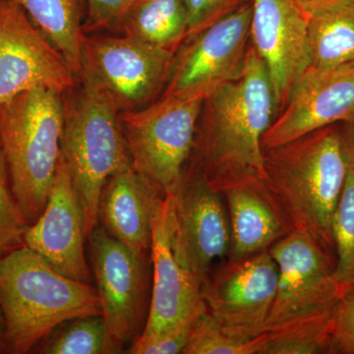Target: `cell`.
I'll use <instances>...</instances> for the list:
<instances>
[{
  "mask_svg": "<svg viewBox=\"0 0 354 354\" xmlns=\"http://www.w3.org/2000/svg\"><path fill=\"white\" fill-rule=\"evenodd\" d=\"M150 259L153 265L150 310L145 329L138 339L167 332L204 305L201 283L178 264L172 252L167 197L153 215Z\"/></svg>",
  "mask_w": 354,
  "mask_h": 354,
  "instance_id": "e0dca14e",
  "label": "cell"
},
{
  "mask_svg": "<svg viewBox=\"0 0 354 354\" xmlns=\"http://www.w3.org/2000/svg\"><path fill=\"white\" fill-rule=\"evenodd\" d=\"M298 1H308V0H298Z\"/></svg>",
  "mask_w": 354,
  "mask_h": 354,
  "instance_id": "836d02e7",
  "label": "cell"
},
{
  "mask_svg": "<svg viewBox=\"0 0 354 354\" xmlns=\"http://www.w3.org/2000/svg\"><path fill=\"white\" fill-rule=\"evenodd\" d=\"M221 195L191 165L184 169L176 191L165 196L172 252L201 286L213 263L230 253V220Z\"/></svg>",
  "mask_w": 354,
  "mask_h": 354,
  "instance_id": "8fae6325",
  "label": "cell"
},
{
  "mask_svg": "<svg viewBox=\"0 0 354 354\" xmlns=\"http://www.w3.org/2000/svg\"><path fill=\"white\" fill-rule=\"evenodd\" d=\"M266 339V333L247 342L232 339L221 330L205 308L195 322L183 353L260 354Z\"/></svg>",
  "mask_w": 354,
  "mask_h": 354,
  "instance_id": "484cf974",
  "label": "cell"
},
{
  "mask_svg": "<svg viewBox=\"0 0 354 354\" xmlns=\"http://www.w3.org/2000/svg\"><path fill=\"white\" fill-rule=\"evenodd\" d=\"M88 239L102 316L113 348L120 353L145 329L151 302L150 255L134 252L99 225Z\"/></svg>",
  "mask_w": 354,
  "mask_h": 354,
  "instance_id": "9c48e42d",
  "label": "cell"
},
{
  "mask_svg": "<svg viewBox=\"0 0 354 354\" xmlns=\"http://www.w3.org/2000/svg\"><path fill=\"white\" fill-rule=\"evenodd\" d=\"M354 120V62L310 66L291 88L286 104L262 139L263 150Z\"/></svg>",
  "mask_w": 354,
  "mask_h": 354,
  "instance_id": "5bb4252c",
  "label": "cell"
},
{
  "mask_svg": "<svg viewBox=\"0 0 354 354\" xmlns=\"http://www.w3.org/2000/svg\"><path fill=\"white\" fill-rule=\"evenodd\" d=\"M307 20L311 66L354 62V0L299 1Z\"/></svg>",
  "mask_w": 354,
  "mask_h": 354,
  "instance_id": "ffe728a7",
  "label": "cell"
},
{
  "mask_svg": "<svg viewBox=\"0 0 354 354\" xmlns=\"http://www.w3.org/2000/svg\"><path fill=\"white\" fill-rule=\"evenodd\" d=\"M62 95L36 88L0 106V145L14 196L29 225L43 213L62 155Z\"/></svg>",
  "mask_w": 354,
  "mask_h": 354,
  "instance_id": "5b68a950",
  "label": "cell"
},
{
  "mask_svg": "<svg viewBox=\"0 0 354 354\" xmlns=\"http://www.w3.org/2000/svg\"><path fill=\"white\" fill-rule=\"evenodd\" d=\"M264 153L263 183L292 230L335 251L333 220L351 169L342 123Z\"/></svg>",
  "mask_w": 354,
  "mask_h": 354,
  "instance_id": "7a4b0ae2",
  "label": "cell"
},
{
  "mask_svg": "<svg viewBox=\"0 0 354 354\" xmlns=\"http://www.w3.org/2000/svg\"><path fill=\"white\" fill-rule=\"evenodd\" d=\"M118 30L176 53L188 36V18L183 0H139L130 9Z\"/></svg>",
  "mask_w": 354,
  "mask_h": 354,
  "instance_id": "7402d4cb",
  "label": "cell"
},
{
  "mask_svg": "<svg viewBox=\"0 0 354 354\" xmlns=\"http://www.w3.org/2000/svg\"><path fill=\"white\" fill-rule=\"evenodd\" d=\"M78 78L82 69L87 0H16Z\"/></svg>",
  "mask_w": 354,
  "mask_h": 354,
  "instance_id": "44dd1931",
  "label": "cell"
},
{
  "mask_svg": "<svg viewBox=\"0 0 354 354\" xmlns=\"http://www.w3.org/2000/svg\"><path fill=\"white\" fill-rule=\"evenodd\" d=\"M157 185L130 167L109 179L99 203V223L140 255H150L152 221L165 198Z\"/></svg>",
  "mask_w": 354,
  "mask_h": 354,
  "instance_id": "ac0fdd59",
  "label": "cell"
},
{
  "mask_svg": "<svg viewBox=\"0 0 354 354\" xmlns=\"http://www.w3.org/2000/svg\"><path fill=\"white\" fill-rule=\"evenodd\" d=\"M221 195L227 204L230 260L267 250L293 232L263 181L239 184Z\"/></svg>",
  "mask_w": 354,
  "mask_h": 354,
  "instance_id": "d6986e66",
  "label": "cell"
},
{
  "mask_svg": "<svg viewBox=\"0 0 354 354\" xmlns=\"http://www.w3.org/2000/svg\"><path fill=\"white\" fill-rule=\"evenodd\" d=\"M0 306L11 354L31 353L67 321L102 315L97 288L64 276L26 245L0 259Z\"/></svg>",
  "mask_w": 354,
  "mask_h": 354,
  "instance_id": "3957f363",
  "label": "cell"
},
{
  "mask_svg": "<svg viewBox=\"0 0 354 354\" xmlns=\"http://www.w3.org/2000/svg\"><path fill=\"white\" fill-rule=\"evenodd\" d=\"M4 335H6V320H4L3 312L0 306V353H6Z\"/></svg>",
  "mask_w": 354,
  "mask_h": 354,
  "instance_id": "d6a6232c",
  "label": "cell"
},
{
  "mask_svg": "<svg viewBox=\"0 0 354 354\" xmlns=\"http://www.w3.org/2000/svg\"><path fill=\"white\" fill-rule=\"evenodd\" d=\"M139 0H87L88 11L84 22L86 35L102 31L118 30L124 19Z\"/></svg>",
  "mask_w": 354,
  "mask_h": 354,
  "instance_id": "f546056e",
  "label": "cell"
},
{
  "mask_svg": "<svg viewBox=\"0 0 354 354\" xmlns=\"http://www.w3.org/2000/svg\"><path fill=\"white\" fill-rule=\"evenodd\" d=\"M329 353L354 354V295H344L335 304Z\"/></svg>",
  "mask_w": 354,
  "mask_h": 354,
  "instance_id": "4dcf8cb0",
  "label": "cell"
},
{
  "mask_svg": "<svg viewBox=\"0 0 354 354\" xmlns=\"http://www.w3.org/2000/svg\"><path fill=\"white\" fill-rule=\"evenodd\" d=\"M342 130H344V139L348 147L351 165L354 169V120L342 123Z\"/></svg>",
  "mask_w": 354,
  "mask_h": 354,
  "instance_id": "1f68e13d",
  "label": "cell"
},
{
  "mask_svg": "<svg viewBox=\"0 0 354 354\" xmlns=\"http://www.w3.org/2000/svg\"><path fill=\"white\" fill-rule=\"evenodd\" d=\"M201 97H160L145 108L120 113L132 167L171 195L192 153Z\"/></svg>",
  "mask_w": 354,
  "mask_h": 354,
  "instance_id": "8992f818",
  "label": "cell"
},
{
  "mask_svg": "<svg viewBox=\"0 0 354 354\" xmlns=\"http://www.w3.org/2000/svg\"><path fill=\"white\" fill-rule=\"evenodd\" d=\"M335 278L342 297L354 295V169L351 165L333 220Z\"/></svg>",
  "mask_w": 354,
  "mask_h": 354,
  "instance_id": "d4e9b609",
  "label": "cell"
},
{
  "mask_svg": "<svg viewBox=\"0 0 354 354\" xmlns=\"http://www.w3.org/2000/svg\"><path fill=\"white\" fill-rule=\"evenodd\" d=\"M251 17L252 0L186 39L174 53L160 97L191 95L205 100L225 84L241 79L251 46Z\"/></svg>",
  "mask_w": 354,
  "mask_h": 354,
  "instance_id": "30bf717a",
  "label": "cell"
},
{
  "mask_svg": "<svg viewBox=\"0 0 354 354\" xmlns=\"http://www.w3.org/2000/svg\"><path fill=\"white\" fill-rule=\"evenodd\" d=\"M251 46L271 79L278 113L291 88L311 66L307 20L298 0H252Z\"/></svg>",
  "mask_w": 354,
  "mask_h": 354,
  "instance_id": "9a60e30c",
  "label": "cell"
},
{
  "mask_svg": "<svg viewBox=\"0 0 354 354\" xmlns=\"http://www.w3.org/2000/svg\"><path fill=\"white\" fill-rule=\"evenodd\" d=\"M278 113L264 62L250 46L245 72L203 102L192 165L221 193L232 186L264 180L262 139Z\"/></svg>",
  "mask_w": 354,
  "mask_h": 354,
  "instance_id": "6da1fadb",
  "label": "cell"
},
{
  "mask_svg": "<svg viewBox=\"0 0 354 354\" xmlns=\"http://www.w3.org/2000/svg\"><path fill=\"white\" fill-rule=\"evenodd\" d=\"M62 156L80 200L87 239L99 225L102 189L114 174L132 167L120 111L86 76L62 95Z\"/></svg>",
  "mask_w": 354,
  "mask_h": 354,
  "instance_id": "277c9868",
  "label": "cell"
},
{
  "mask_svg": "<svg viewBox=\"0 0 354 354\" xmlns=\"http://www.w3.org/2000/svg\"><path fill=\"white\" fill-rule=\"evenodd\" d=\"M187 11L188 36H196L250 0H183Z\"/></svg>",
  "mask_w": 354,
  "mask_h": 354,
  "instance_id": "f1b7e54d",
  "label": "cell"
},
{
  "mask_svg": "<svg viewBox=\"0 0 354 354\" xmlns=\"http://www.w3.org/2000/svg\"><path fill=\"white\" fill-rule=\"evenodd\" d=\"M334 308L283 329L266 333L267 339L260 354L329 353Z\"/></svg>",
  "mask_w": 354,
  "mask_h": 354,
  "instance_id": "cb8c5ba5",
  "label": "cell"
},
{
  "mask_svg": "<svg viewBox=\"0 0 354 354\" xmlns=\"http://www.w3.org/2000/svg\"><path fill=\"white\" fill-rule=\"evenodd\" d=\"M279 268L269 249L228 261L203 283L202 299L223 333L247 342L265 333L277 288Z\"/></svg>",
  "mask_w": 354,
  "mask_h": 354,
  "instance_id": "7c38bea8",
  "label": "cell"
},
{
  "mask_svg": "<svg viewBox=\"0 0 354 354\" xmlns=\"http://www.w3.org/2000/svg\"><path fill=\"white\" fill-rule=\"evenodd\" d=\"M39 353H116L102 315L79 317L67 321L41 342Z\"/></svg>",
  "mask_w": 354,
  "mask_h": 354,
  "instance_id": "603a6c76",
  "label": "cell"
},
{
  "mask_svg": "<svg viewBox=\"0 0 354 354\" xmlns=\"http://www.w3.org/2000/svg\"><path fill=\"white\" fill-rule=\"evenodd\" d=\"M174 57L125 35H86L79 76L97 84L120 113L138 111L164 92Z\"/></svg>",
  "mask_w": 354,
  "mask_h": 354,
  "instance_id": "ba28073f",
  "label": "cell"
},
{
  "mask_svg": "<svg viewBox=\"0 0 354 354\" xmlns=\"http://www.w3.org/2000/svg\"><path fill=\"white\" fill-rule=\"evenodd\" d=\"M206 306L203 305L195 313L183 322L162 334L148 339H138L133 342L128 353L133 354H176L183 353L189 341L195 322Z\"/></svg>",
  "mask_w": 354,
  "mask_h": 354,
  "instance_id": "83f0119b",
  "label": "cell"
},
{
  "mask_svg": "<svg viewBox=\"0 0 354 354\" xmlns=\"http://www.w3.org/2000/svg\"><path fill=\"white\" fill-rule=\"evenodd\" d=\"M269 251L278 265L279 281L265 333L334 308L342 297L334 250L313 235L293 230Z\"/></svg>",
  "mask_w": 354,
  "mask_h": 354,
  "instance_id": "52a82bcc",
  "label": "cell"
},
{
  "mask_svg": "<svg viewBox=\"0 0 354 354\" xmlns=\"http://www.w3.org/2000/svg\"><path fill=\"white\" fill-rule=\"evenodd\" d=\"M77 80L64 55L20 4L0 0V106L36 88L64 94Z\"/></svg>",
  "mask_w": 354,
  "mask_h": 354,
  "instance_id": "4fadbf2b",
  "label": "cell"
},
{
  "mask_svg": "<svg viewBox=\"0 0 354 354\" xmlns=\"http://www.w3.org/2000/svg\"><path fill=\"white\" fill-rule=\"evenodd\" d=\"M86 239L82 206L60 155L46 207L38 220L28 225L24 244L64 276L91 285Z\"/></svg>",
  "mask_w": 354,
  "mask_h": 354,
  "instance_id": "2e32d148",
  "label": "cell"
},
{
  "mask_svg": "<svg viewBox=\"0 0 354 354\" xmlns=\"http://www.w3.org/2000/svg\"><path fill=\"white\" fill-rule=\"evenodd\" d=\"M28 225L14 196L8 167L0 145V259L25 245Z\"/></svg>",
  "mask_w": 354,
  "mask_h": 354,
  "instance_id": "4316f807",
  "label": "cell"
}]
</instances>
